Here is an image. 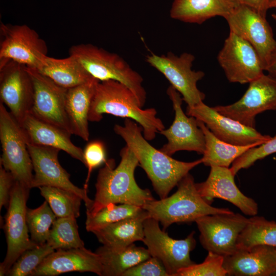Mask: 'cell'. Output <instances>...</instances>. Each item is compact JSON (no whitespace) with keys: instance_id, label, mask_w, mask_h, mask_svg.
Segmentation results:
<instances>
[{"instance_id":"4fadbf2b","label":"cell","mask_w":276,"mask_h":276,"mask_svg":"<svg viewBox=\"0 0 276 276\" xmlns=\"http://www.w3.org/2000/svg\"><path fill=\"white\" fill-rule=\"evenodd\" d=\"M249 218L239 213L208 215L195 222L200 232L199 240L204 248L224 257L237 250L238 237Z\"/></svg>"},{"instance_id":"603a6c76","label":"cell","mask_w":276,"mask_h":276,"mask_svg":"<svg viewBox=\"0 0 276 276\" xmlns=\"http://www.w3.org/2000/svg\"><path fill=\"white\" fill-rule=\"evenodd\" d=\"M20 126L28 143L64 151L84 164L83 150L73 143L71 140L72 134L69 132L43 121L30 113L26 116Z\"/></svg>"},{"instance_id":"e575fe53","label":"cell","mask_w":276,"mask_h":276,"mask_svg":"<svg viewBox=\"0 0 276 276\" xmlns=\"http://www.w3.org/2000/svg\"><path fill=\"white\" fill-rule=\"evenodd\" d=\"M55 250L47 243L27 249L13 264L7 276H31L43 261Z\"/></svg>"},{"instance_id":"4dcf8cb0","label":"cell","mask_w":276,"mask_h":276,"mask_svg":"<svg viewBox=\"0 0 276 276\" xmlns=\"http://www.w3.org/2000/svg\"><path fill=\"white\" fill-rule=\"evenodd\" d=\"M38 188L57 218L79 217L83 200L78 195L58 187L42 186Z\"/></svg>"},{"instance_id":"3957f363","label":"cell","mask_w":276,"mask_h":276,"mask_svg":"<svg viewBox=\"0 0 276 276\" xmlns=\"http://www.w3.org/2000/svg\"><path fill=\"white\" fill-rule=\"evenodd\" d=\"M103 114L134 121L142 128L147 141L153 140L157 133L165 129L163 121L156 117L155 108L142 109L132 91L114 80L97 84L89 111V121L99 122Z\"/></svg>"},{"instance_id":"8992f818","label":"cell","mask_w":276,"mask_h":276,"mask_svg":"<svg viewBox=\"0 0 276 276\" xmlns=\"http://www.w3.org/2000/svg\"><path fill=\"white\" fill-rule=\"evenodd\" d=\"M0 140L2 150L0 164L15 180L31 189L33 168L27 140L20 125L1 102Z\"/></svg>"},{"instance_id":"8d00e7d4","label":"cell","mask_w":276,"mask_h":276,"mask_svg":"<svg viewBox=\"0 0 276 276\" xmlns=\"http://www.w3.org/2000/svg\"><path fill=\"white\" fill-rule=\"evenodd\" d=\"M274 153H276V135L266 142L248 149L232 163L230 169L235 176L240 170L247 169L257 160Z\"/></svg>"},{"instance_id":"83f0119b","label":"cell","mask_w":276,"mask_h":276,"mask_svg":"<svg viewBox=\"0 0 276 276\" xmlns=\"http://www.w3.org/2000/svg\"><path fill=\"white\" fill-rule=\"evenodd\" d=\"M96 252L102 262V276H123L128 269L151 257L147 248L134 243L122 248L102 245Z\"/></svg>"},{"instance_id":"6da1fadb","label":"cell","mask_w":276,"mask_h":276,"mask_svg":"<svg viewBox=\"0 0 276 276\" xmlns=\"http://www.w3.org/2000/svg\"><path fill=\"white\" fill-rule=\"evenodd\" d=\"M113 130L134 153L160 199L167 197L191 170L202 163L201 158L191 162L179 161L156 149L144 137L142 128L130 119H125L123 125H115Z\"/></svg>"},{"instance_id":"f546056e","label":"cell","mask_w":276,"mask_h":276,"mask_svg":"<svg viewBox=\"0 0 276 276\" xmlns=\"http://www.w3.org/2000/svg\"><path fill=\"white\" fill-rule=\"evenodd\" d=\"M259 245L276 247V222L255 215L249 218L240 234L237 249Z\"/></svg>"},{"instance_id":"5b68a950","label":"cell","mask_w":276,"mask_h":276,"mask_svg":"<svg viewBox=\"0 0 276 276\" xmlns=\"http://www.w3.org/2000/svg\"><path fill=\"white\" fill-rule=\"evenodd\" d=\"M69 55L75 56L89 74L100 82L114 80L127 86L143 107L146 100L143 79L121 56L90 43L71 47Z\"/></svg>"},{"instance_id":"ffe728a7","label":"cell","mask_w":276,"mask_h":276,"mask_svg":"<svg viewBox=\"0 0 276 276\" xmlns=\"http://www.w3.org/2000/svg\"><path fill=\"white\" fill-rule=\"evenodd\" d=\"M234 177L230 168L211 166L206 180L196 183V188L200 196L210 204L214 198H220L232 203L246 215H256L258 204L239 190Z\"/></svg>"},{"instance_id":"836d02e7","label":"cell","mask_w":276,"mask_h":276,"mask_svg":"<svg viewBox=\"0 0 276 276\" xmlns=\"http://www.w3.org/2000/svg\"><path fill=\"white\" fill-rule=\"evenodd\" d=\"M56 218L46 201L36 209L27 208L26 219L32 241L37 245L47 243L51 227Z\"/></svg>"},{"instance_id":"7402d4cb","label":"cell","mask_w":276,"mask_h":276,"mask_svg":"<svg viewBox=\"0 0 276 276\" xmlns=\"http://www.w3.org/2000/svg\"><path fill=\"white\" fill-rule=\"evenodd\" d=\"M223 266L227 275L269 276L276 275V249L267 245L238 248L224 257Z\"/></svg>"},{"instance_id":"b9f144b4","label":"cell","mask_w":276,"mask_h":276,"mask_svg":"<svg viewBox=\"0 0 276 276\" xmlns=\"http://www.w3.org/2000/svg\"><path fill=\"white\" fill-rule=\"evenodd\" d=\"M265 71L268 74L276 77V49L272 53Z\"/></svg>"},{"instance_id":"7bdbcfd3","label":"cell","mask_w":276,"mask_h":276,"mask_svg":"<svg viewBox=\"0 0 276 276\" xmlns=\"http://www.w3.org/2000/svg\"><path fill=\"white\" fill-rule=\"evenodd\" d=\"M276 8V0H270L269 3V9Z\"/></svg>"},{"instance_id":"d590c367","label":"cell","mask_w":276,"mask_h":276,"mask_svg":"<svg viewBox=\"0 0 276 276\" xmlns=\"http://www.w3.org/2000/svg\"><path fill=\"white\" fill-rule=\"evenodd\" d=\"M224 257L208 251L204 261L179 270L176 276H225L227 271L223 266Z\"/></svg>"},{"instance_id":"ab89813d","label":"cell","mask_w":276,"mask_h":276,"mask_svg":"<svg viewBox=\"0 0 276 276\" xmlns=\"http://www.w3.org/2000/svg\"><path fill=\"white\" fill-rule=\"evenodd\" d=\"M15 180L13 175L0 164V209H7L10 194Z\"/></svg>"},{"instance_id":"e0dca14e","label":"cell","mask_w":276,"mask_h":276,"mask_svg":"<svg viewBox=\"0 0 276 276\" xmlns=\"http://www.w3.org/2000/svg\"><path fill=\"white\" fill-rule=\"evenodd\" d=\"M27 145L35 172L31 189L51 186L70 191L80 196L84 201L86 210L89 209L93 200L89 198L88 190L77 187L70 180V174L59 162L58 156L60 150L28 143Z\"/></svg>"},{"instance_id":"7a4b0ae2","label":"cell","mask_w":276,"mask_h":276,"mask_svg":"<svg viewBox=\"0 0 276 276\" xmlns=\"http://www.w3.org/2000/svg\"><path fill=\"white\" fill-rule=\"evenodd\" d=\"M121 160L116 167L114 159H107L99 170L96 183V194L86 216L94 215L111 203L128 204L143 208L154 198L148 189L140 188L135 181L134 171L139 160L126 145L120 151Z\"/></svg>"},{"instance_id":"74e56055","label":"cell","mask_w":276,"mask_h":276,"mask_svg":"<svg viewBox=\"0 0 276 276\" xmlns=\"http://www.w3.org/2000/svg\"><path fill=\"white\" fill-rule=\"evenodd\" d=\"M84 165L87 168V174L84 184L88 190V183L92 171L106 162V153L104 143L95 140L89 142L83 150Z\"/></svg>"},{"instance_id":"d6a6232c","label":"cell","mask_w":276,"mask_h":276,"mask_svg":"<svg viewBox=\"0 0 276 276\" xmlns=\"http://www.w3.org/2000/svg\"><path fill=\"white\" fill-rule=\"evenodd\" d=\"M47 243L55 250L84 247L79 234L76 218H57L52 224Z\"/></svg>"},{"instance_id":"ba28073f","label":"cell","mask_w":276,"mask_h":276,"mask_svg":"<svg viewBox=\"0 0 276 276\" xmlns=\"http://www.w3.org/2000/svg\"><path fill=\"white\" fill-rule=\"evenodd\" d=\"M159 223L151 217L144 220L142 242L146 245L151 256L162 262L169 276H176L180 269L195 263L191 260L190 255L196 244L194 232L184 239L176 240L162 230Z\"/></svg>"},{"instance_id":"277c9868","label":"cell","mask_w":276,"mask_h":276,"mask_svg":"<svg viewBox=\"0 0 276 276\" xmlns=\"http://www.w3.org/2000/svg\"><path fill=\"white\" fill-rule=\"evenodd\" d=\"M173 194L160 200L148 202L143 208L150 217L166 228L174 223H191L208 215L231 213L228 208L212 206L199 194L193 177L189 173L177 185Z\"/></svg>"},{"instance_id":"52a82bcc","label":"cell","mask_w":276,"mask_h":276,"mask_svg":"<svg viewBox=\"0 0 276 276\" xmlns=\"http://www.w3.org/2000/svg\"><path fill=\"white\" fill-rule=\"evenodd\" d=\"M30 189L15 180L10 194L4 225L7 249L0 264V275H7L19 256L37 244L29 236L26 219L27 201Z\"/></svg>"},{"instance_id":"60d3db41","label":"cell","mask_w":276,"mask_h":276,"mask_svg":"<svg viewBox=\"0 0 276 276\" xmlns=\"http://www.w3.org/2000/svg\"><path fill=\"white\" fill-rule=\"evenodd\" d=\"M239 4L248 6L254 9L264 17L269 9L270 0H236Z\"/></svg>"},{"instance_id":"7c38bea8","label":"cell","mask_w":276,"mask_h":276,"mask_svg":"<svg viewBox=\"0 0 276 276\" xmlns=\"http://www.w3.org/2000/svg\"><path fill=\"white\" fill-rule=\"evenodd\" d=\"M243 96L237 102L213 108L221 114L255 128L257 115L276 110V77L263 73L249 83Z\"/></svg>"},{"instance_id":"f6af8a7d","label":"cell","mask_w":276,"mask_h":276,"mask_svg":"<svg viewBox=\"0 0 276 276\" xmlns=\"http://www.w3.org/2000/svg\"><path fill=\"white\" fill-rule=\"evenodd\" d=\"M275 247V249H276V247Z\"/></svg>"},{"instance_id":"d4e9b609","label":"cell","mask_w":276,"mask_h":276,"mask_svg":"<svg viewBox=\"0 0 276 276\" xmlns=\"http://www.w3.org/2000/svg\"><path fill=\"white\" fill-rule=\"evenodd\" d=\"M239 4L236 0H174L170 15L185 22L201 24L215 16L224 18Z\"/></svg>"},{"instance_id":"1f68e13d","label":"cell","mask_w":276,"mask_h":276,"mask_svg":"<svg viewBox=\"0 0 276 276\" xmlns=\"http://www.w3.org/2000/svg\"><path fill=\"white\" fill-rule=\"evenodd\" d=\"M148 214L143 208L128 204L111 203L91 216L87 217L86 229L93 232L121 220Z\"/></svg>"},{"instance_id":"484cf974","label":"cell","mask_w":276,"mask_h":276,"mask_svg":"<svg viewBox=\"0 0 276 276\" xmlns=\"http://www.w3.org/2000/svg\"><path fill=\"white\" fill-rule=\"evenodd\" d=\"M56 84L68 89L85 83L93 77L74 56L57 59L46 56L37 70Z\"/></svg>"},{"instance_id":"9a60e30c","label":"cell","mask_w":276,"mask_h":276,"mask_svg":"<svg viewBox=\"0 0 276 276\" xmlns=\"http://www.w3.org/2000/svg\"><path fill=\"white\" fill-rule=\"evenodd\" d=\"M224 18L230 32L243 38L255 48L265 71L276 49V41L266 17L248 6L239 4Z\"/></svg>"},{"instance_id":"5bb4252c","label":"cell","mask_w":276,"mask_h":276,"mask_svg":"<svg viewBox=\"0 0 276 276\" xmlns=\"http://www.w3.org/2000/svg\"><path fill=\"white\" fill-rule=\"evenodd\" d=\"M217 60L227 80L232 83H249L265 71L261 60L251 44L230 31Z\"/></svg>"},{"instance_id":"cb8c5ba5","label":"cell","mask_w":276,"mask_h":276,"mask_svg":"<svg viewBox=\"0 0 276 276\" xmlns=\"http://www.w3.org/2000/svg\"><path fill=\"white\" fill-rule=\"evenodd\" d=\"M99 80L93 78L82 84L67 89L65 111L72 134L88 141V114Z\"/></svg>"},{"instance_id":"8fae6325","label":"cell","mask_w":276,"mask_h":276,"mask_svg":"<svg viewBox=\"0 0 276 276\" xmlns=\"http://www.w3.org/2000/svg\"><path fill=\"white\" fill-rule=\"evenodd\" d=\"M0 59H10L38 70L47 56L48 47L35 30L26 25H0Z\"/></svg>"},{"instance_id":"f1b7e54d","label":"cell","mask_w":276,"mask_h":276,"mask_svg":"<svg viewBox=\"0 0 276 276\" xmlns=\"http://www.w3.org/2000/svg\"><path fill=\"white\" fill-rule=\"evenodd\" d=\"M205 137V150L201 158L206 166H219L229 168L239 156L256 144L238 146L225 142L215 136L203 122L197 120Z\"/></svg>"},{"instance_id":"9c48e42d","label":"cell","mask_w":276,"mask_h":276,"mask_svg":"<svg viewBox=\"0 0 276 276\" xmlns=\"http://www.w3.org/2000/svg\"><path fill=\"white\" fill-rule=\"evenodd\" d=\"M194 60V56L188 53H183L179 57L171 52L160 56L151 53L146 57L147 62L163 74L181 94L189 107L203 102L205 97L197 86V82L202 79L204 73L192 70Z\"/></svg>"},{"instance_id":"ee69618b","label":"cell","mask_w":276,"mask_h":276,"mask_svg":"<svg viewBox=\"0 0 276 276\" xmlns=\"http://www.w3.org/2000/svg\"><path fill=\"white\" fill-rule=\"evenodd\" d=\"M271 16L272 18H273V19H274L276 21V14H272Z\"/></svg>"},{"instance_id":"30bf717a","label":"cell","mask_w":276,"mask_h":276,"mask_svg":"<svg viewBox=\"0 0 276 276\" xmlns=\"http://www.w3.org/2000/svg\"><path fill=\"white\" fill-rule=\"evenodd\" d=\"M0 99L21 125L30 113L34 86L27 66L10 59H0Z\"/></svg>"},{"instance_id":"d6986e66","label":"cell","mask_w":276,"mask_h":276,"mask_svg":"<svg viewBox=\"0 0 276 276\" xmlns=\"http://www.w3.org/2000/svg\"><path fill=\"white\" fill-rule=\"evenodd\" d=\"M186 113L203 122L217 138L233 145H260L271 137L262 134L255 128L247 126L221 114L203 102L193 107L187 106Z\"/></svg>"},{"instance_id":"4316f807","label":"cell","mask_w":276,"mask_h":276,"mask_svg":"<svg viewBox=\"0 0 276 276\" xmlns=\"http://www.w3.org/2000/svg\"><path fill=\"white\" fill-rule=\"evenodd\" d=\"M149 214L128 218L109 224L92 233L103 245L122 248L144 237V221Z\"/></svg>"},{"instance_id":"44dd1931","label":"cell","mask_w":276,"mask_h":276,"mask_svg":"<svg viewBox=\"0 0 276 276\" xmlns=\"http://www.w3.org/2000/svg\"><path fill=\"white\" fill-rule=\"evenodd\" d=\"M73 271L90 272L102 276L103 266L99 255L85 247L55 250L31 276H56Z\"/></svg>"},{"instance_id":"f35d334b","label":"cell","mask_w":276,"mask_h":276,"mask_svg":"<svg viewBox=\"0 0 276 276\" xmlns=\"http://www.w3.org/2000/svg\"><path fill=\"white\" fill-rule=\"evenodd\" d=\"M123 276H169L164 265L157 258L151 257L128 269Z\"/></svg>"},{"instance_id":"ac0fdd59","label":"cell","mask_w":276,"mask_h":276,"mask_svg":"<svg viewBox=\"0 0 276 276\" xmlns=\"http://www.w3.org/2000/svg\"><path fill=\"white\" fill-rule=\"evenodd\" d=\"M34 86V99L30 113L72 134L65 111L67 89L59 86L36 69L27 67Z\"/></svg>"},{"instance_id":"2e32d148","label":"cell","mask_w":276,"mask_h":276,"mask_svg":"<svg viewBox=\"0 0 276 276\" xmlns=\"http://www.w3.org/2000/svg\"><path fill=\"white\" fill-rule=\"evenodd\" d=\"M167 93L172 102L175 117L172 125L159 132L168 141L160 150L170 156L182 150L203 154L205 147V137L197 120L184 113L181 108L182 98L175 88L170 85Z\"/></svg>"}]
</instances>
